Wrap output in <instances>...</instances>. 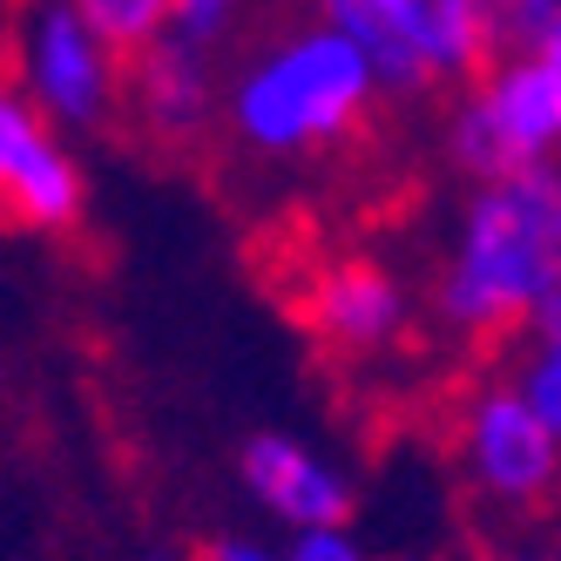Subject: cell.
I'll list each match as a JSON object with an SVG mask.
<instances>
[{
  "instance_id": "1",
  "label": "cell",
  "mask_w": 561,
  "mask_h": 561,
  "mask_svg": "<svg viewBox=\"0 0 561 561\" xmlns=\"http://www.w3.org/2000/svg\"><path fill=\"white\" fill-rule=\"evenodd\" d=\"M554 298H561V163L473 183L433 285L439 325H454L473 345H507Z\"/></svg>"
},
{
  "instance_id": "2",
  "label": "cell",
  "mask_w": 561,
  "mask_h": 561,
  "mask_svg": "<svg viewBox=\"0 0 561 561\" xmlns=\"http://www.w3.org/2000/svg\"><path fill=\"white\" fill-rule=\"evenodd\" d=\"M386 95L379 68L345 27L311 14L251 48V61L224 75V129L251 156H325L366 129L373 102Z\"/></svg>"
},
{
  "instance_id": "3",
  "label": "cell",
  "mask_w": 561,
  "mask_h": 561,
  "mask_svg": "<svg viewBox=\"0 0 561 561\" xmlns=\"http://www.w3.org/2000/svg\"><path fill=\"white\" fill-rule=\"evenodd\" d=\"M447 156L473 183L561 163V42L507 48L480 68L447 115Z\"/></svg>"
},
{
  "instance_id": "4",
  "label": "cell",
  "mask_w": 561,
  "mask_h": 561,
  "mask_svg": "<svg viewBox=\"0 0 561 561\" xmlns=\"http://www.w3.org/2000/svg\"><path fill=\"white\" fill-rule=\"evenodd\" d=\"M14 82L42 102L68 136H95L129 102V61L115 55L82 0H21L8 34Z\"/></svg>"
},
{
  "instance_id": "5",
  "label": "cell",
  "mask_w": 561,
  "mask_h": 561,
  "mask_svg": "<svg viewBox=\"0 0 561 561\" xmlns=\"http://www.w3.org/2000/svg\"><path fill=\"white\" fill-rule=\"evenodd\" d=\"M454 439H460L467 480L494 507L528 514V507L561 494V433L528 407V392H520L507 373L480 379L467 392V407L454 420Z\"/></svg>"
},
{
  "instance_id": "6",
  "label": "cell",
  "mask_w": 561,
  "mask_h": 561,
  "mask_svg": "<svg viewBox=\"0 0 561 561\" xmlns=\"http://www.w3.org/2000/svg\"><path fill=\"white\" fill-rule=\"evenodd\" d=\"M89 210L82 156L68 129L34 102L14 75H0V224L34 237H68Z\"/></svg>"
},
{
  "instance_id": "7",
  "label": "cell",
  "mask_w": 561,
  "mask_h": 561,
  "mask_svg": "<svg viewBox=\"0 0 561 561\" xmlns=\"http://www.w3.org/2000/svg\"><path fill=\"white\" fill-rule=\"evenodd\" d=\"M298 318L332 358H386L413 332V298L379 257H325L298 285Z\"/></svg>"
},
{
  "instance_id": "8",
  "label": "cell",
  "mask_w": 561,
  "mask_h": 561,
  "mask_svg": "<svg viewBox=\"0 0 561 561\" xmlns=\"http://www.w3.org/2000/svg\"><path fill=\"white\" fill-rule=\"evenodd\" d=\"M123 115L156 142V149H196L224 123V75L210 48H190L163 34L156 48L129 61V102Z\"/></svg>"
},
{
  "instance_id": "9",
  "label": "cell",
  "mask_w": 561,
  "mask_h": 561,
  "mask_svg": "<svg viewBox=\"0 0 561 561\" xmlns=\"http://www.w3.org/2000/svg\"><path fill=\"white\" fill-rule=\"evenodd\" d=\"M237 480H244V494L271 520H285L291 535L345 528L352 501H358L352 473L332 467L318 447H305V439H291V433H251L244 447H237Z\"/></svg>"
},
{
  "instance_id": "10",
  "label": "cell",
  "mask_w": 561,
  "mask_h": 561,
  "mask_svg": "<svg viewBox=\"0 0 561 561\" xmlns=\"http://www.w3.org/2000/svg\"><path fill=\"white\" fill-rule=\"evenodd\" d=\"M520 392H528V407L561 433V298L541 305L528 325L507 339V366H501Z\"/></svg>"
},
{
  "instance_id": "11",
  "label": "cell",
  "mask_w": 561,
  "mask_h": 561,
  "mask_svg": "<svg viewBox=\"0 0 561 561\" xmlns=\"http://www.w3.org/2000/svg\"><path fill=\"white\" fill-rule=\"evenodd\" d=\"M82 14L95 21V34L123 55V61H136L142 48H156L170 34V21H176V0H82Z\"/></svg>"
},
{
  "instance_id": "12",
  "label": "cell",
  "mask_w": 561,
  "mask_h": 561,
  "mask_svg": "<svg viewBox=\"0 0 561 561\" xmlns=\"http://www.w3.org/2000/svg\"><path fill=\"white\" fill-rule=\"evenodd\" d=\"M494 21H501V55L561 42V0H494Z\"/></svg>"
},
{
  "instance_id": "13",
  "label": "cell",
  "mask_w": 561,
  "mask_h": 561,
  "mask_svg": "<svg viewBox=\"0 0 561 561\" xmlns=\"http://www.w3.org/2000/svg\"><path fill=\"white\" fill-rule=\"evenodd\" d=\"M237 21H244V0H176V21H170V34L176 42H190V48H224L230 34H237Z\"/></svg>"
},
{
  "instance_id": "14",
  "label": "cell",
  "mask_w": 561,
  "mask_h": 561,
  "mask_svg": "<svg viewBox=\"0 0 561 561\" xmlns=\"http://www.w3.org/2000/svg\"><path fill=\"white\" fill-rule=\"evenodd\" d=\"M285 554H291V561H373L366 548L352 541V528H305Z\"/></svg>"
},
{
  "instance_id": "15",
  "label": "cell",
  "mask_w": 561,
  "mask_h": 561,
  "mask_svg": "<svg viewBox=\"0 0 561 561\" xmlns=\"http://www.w3.org/2000/svg\"><path fill=\"white\" fill-rule=\"evenodd\" d=\"M204 561H291V554H271V548H257V541H237V535H217V541L204 548Z\"/></svg>"
},
{
  "instance_id": "16",
  "label": "cell",
  "mask_w": 561,
  "mask_h": 561,
  "mask_svg": "<svg viewBox=\"0 0 561 561\" xmlns=\"http://www.w3.org/2000/svg\"><path fill=\"white\" fill-rule=\"evenodd\" d=\"M488 561H561V554H548V548H501V554H488Z\"/></svg>"
}]
</instances>
